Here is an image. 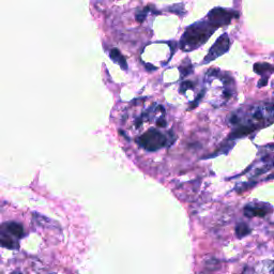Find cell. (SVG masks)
<instances>
[{
	"mask_svg": "<svg viewBox=\"0 0 274 274\" xmlns=\"http://www.w3.org/2000/svg\"><path fill=\"white\" fill-rule=\"evenodd\" d=\"M229 122L237 127L230 135L232 139H238L258 129L269 127L274 123V100L237 110L229 118Z\"/></svg>",
	"mask_w": 274,
	"mask_h": 274,
	"instance_id": "1",
	"label": "cell"
},
{
	"mask_svg": "<svg viewBox=\"0 0 274 274\" xmlns=\"http://www.w3.org/2000/svg\"><path fill=\"white\" fill-rule=\"evenodd\" d=\"M218 28L219 27H217L208 18L192 25L183 33L180 41V47L184 52L194 51L197 47L206 43Z\"/></svg>",
	"mask_w": 274,
	"mask_h": 274,
	"instance_id": "2",
	"label": "cell"
},
{
	"mask_svg": "<svg viewBox=\"0 0 274 274\" xmlns=\"http://www.w3.org/2000/svg\"><path fill=\"white\" fill-rule=\"evenodd\" d=\"M207 87L209 91L216 95L219 90V95L216 102V106H220L228 102L234 94V82L227 74L222 73L217 69H212L208 72Z\"/></svg>",
	"mask_w": 274,
	"mask_h": 274,
	"instance_id": "3",
	"label": "cell"
},
{
	"mask_svg": "<svg viewBox=\"0 0 274 274\" xmlns=\"http://www.w3.org/2000/svg\"><path fill=\"white\" fill-rule=\"evenodd\" d=\"M137 143L148 151H156L162 147L166 146L168 140L166 135L159 131L158 129H151L142 134L139 139H137Z\"/></svg>",
	"mask_w": 274,
	"mask_h": 274,
	"instance_id": "4",
	"label": "cell"
},
{
	"mask_svg": "<svg viewBox=\"0 0 274 274\" xmlns=\"http://www.w3.org/2000/svg\"><path fill=\"white\" fill-rule=\"evenodd\" d=\"M229 47H230L229 36L227 33H224L216 41V43L212 45V47L210 48L208 55L205 57L202 64L206 65V64H209V62H211V61L216 60L217 58L221 57L222 55L228 52Z\"/></svg>",
	"mask_w": 274,
	"mask_h": 274,
	"instance_id": "5",
	"label": "cell"
},
{
	"mask_svg": "<svg viewBox=\"0 0 274 274\" xmlns=\"http://www.w3.org/2000/svg\"><path fill=\"white\" fill-rule=\"evenodd\" d=\"M237 16H238V13L234 11L226 10L223 8H214L209 12L207 18L220 28L222 26H225V25H228L231 19L236 18Z\"/></svg>",
	"mask_w": 274,
	"mask_h": 274,
	"instance_id": "6",
	"label": "cell"
},
{
	"mask_svg": "<svg viewBox=\"0 0 274 274\" xmlns=\"http://www.w3.org/2000/svg\"><path fill=\"white\" fill-rule=\"evenodd\" d=\"M272 211V207L267 204L252 205L248 204L244 208V214L247 218H265Z\"/></svg>",
	"mask_w": 274,
	"mask_h": 274,
	"instance_id": "7",
	"label": "cell"
},
{
	"mask_svg": "<svg viewBox=\"0 0 274 274\" xmlns=\"http://www.w3.org/2000/svg\"><path fill=\"white\" fill-rule=\"evenodd\" d=\"M2 231H5L9 236H11L12 238H14L16 240L23 238L24 234H25L23 226L21 225L19 223H16V222H8V223H6L5 225L3 226V230Z\"/></svg>",
	"mask_w": 274,
	"mask_h": 274,
	"instance_id": "8",
	"label": "cell"
},
{
	"mask_svg": "<svg viewBox=\"0 0 274 274\" xmlns=\"http://www.w3.org/2000/svg\"><path fill=\"white\" fill-rule=\"evenodd\" d=\"M254 71L255 73L259 74V75L264 76L265 81H268V76L274 72V66L266 64V62H259V64H256L254 66Z\"/></svg>",
	"mask_w": 274,
	"mask_h": 274,
	"instance_id": "9",
	"label": "cell"
},
{
	"mask_svg": "<svg viewBox=\"0 0 274 274\" xmlns=\"http://www.w3.org/2000/svg\"><path fill=\"white\" fill-rule=\"evenodd\" d=\"M0 242H2V245L4 247L10 248V250H16L18 247V241L12 238L11 236L6 233L5 231H2V234H0Z\"/></svg>",
	"mask_w": 274,
	"mask_h": 274,
	"instance_id": "10",
	"label": "cell"
},
{
	"mask_svg": "<svg viewBox=\"0 0 274 274\" xmlns=\"http://www.w3.org/2000/svg\"><path fill=\"white\" fill-rule=\"evenodd\" d=\"M109 56H110V58L113 59V60L116 62V64H118L123 70H127V68H128L127 61H126V59H124V57L120 54V52L118 51L117 48H113V49H111Z\"/></svg>",
	"mask_w": 274,
	"mask_h": 274,
	"instance_id": "11",
	"label": "cell"
},
{
	"mask_svg": "<svg viewBox=\"0 0 274 274\" xmlns=\"http://www.w3.org/2000/svg\"><path fill=\"white\" fill-rule=\"evenodd\" d=\"M251 231H252L251 228L248 227L245 223H240L236 227V236L238 237L239 239L243 238V237H245L247 234H250Z\"/></svg>",
	"mask_w": 274,
	"mask_h": 274,
	"instance_id": "12",
	"label": "cell"
}]
</instances>
